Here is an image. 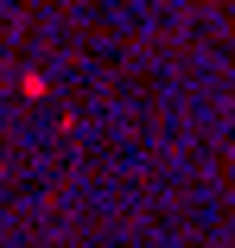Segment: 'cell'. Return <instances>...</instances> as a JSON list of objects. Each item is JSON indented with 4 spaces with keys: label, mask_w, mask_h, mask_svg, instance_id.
Masks as SVG:
<instances>
[{
    "label": "cell",
    "mask_w": 235,
    "mask_h": 248,
    "mask_svg": "<svg viewBox=\"0 0 235 248\" xmlns=\"http://www.w3.org/2000/svg\"><path fill=\"white\" fill-rule=\"evenodd\" d=\"M44 89H51V83H44L38 70H26V77H19V95H32V102H38V95H44Z\"/></svg>",
    "instance_id": "1"
}]
</instances>
